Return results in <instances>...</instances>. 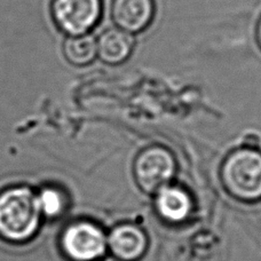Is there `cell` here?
Segmentation results:
<instances>
[{"instance_id":"obj_1","label":"cell","mask_w":261,"mask_h":261,"mask_svg":"<svg viewBox=\"0 0 261 261\" xmlns=\"http://www.w3.org/2000/svg\"><path fill=\"white\" fill-rule=\"evenodd\" d=\"M41 212L37 194L27 187H12L0 193V237L24 243L38 230Z\"/></svg>"},{"instance_id":"obj_2","label":"cell","mask_w":261,"mask_h":261,"mask_svg":"<svg viewBox=\"0 0 261 261\" xmlns=\"http://www.w3.org/2000/svg\"><path fill=\"white\" fill-rule=\"evenodd\" d=\"M227 189L244 200L261 198V153L241 149L227 158L222 169Z\"/></svg>"},{"instance_id":"obj_3","label":"cell","mask_w":261,"mask_h":261,"mask_svg":"<svg viewBox=\"0 0 261 261\" xmlns=\"http://www.w3.org/2000/svg\"><path fill=\"white\" fill-rule=\"evenodd\" d=\"M102 6V0H53V20L64 36L86 35L100 22Z\"/></svg>"},{"instance_id":"obj_4","label":"cell","mask_w":261,"mask_h":261,"mask_svg":"<svg viewBox=\"0 0 261 261\" xmlns=\"http://www.w3.org/2000/svg\"><path fill=\"white\" fill-rule=\"evenodd\" d=\"M61 243L64 253L73 261H92L105 251L103 234L88 222H77L68 227Z\"/></svg>"},{"instance_id":"obj_5","label":"cell","mask_w":261,"mask_h":261,"mask_svg":"<svg viewBox=\"0 0 261 261\" xmlns=\"http://www.w3.org/2000/svg\"><path fill=\"white\" fill-rule=\"evenodd\" d=\"M174 161L171 153L161 147H151L140 153L135 163V174L147 192L162 188L171 179Z\"/></svg>"},{"instance_id":"obj_6","label":"cell","mask_w":261,"mask_h":261,"mask_svg":"<svg viewBox=\"0 0 261 261\" xmlns=\"http://www.w3.org/2000/svg\"><path fill=\"white\" fill-rule=\"evenodd\" d=\"M156 14L155 0H113L111 16L117 28L139 34L151 24Z\"/></svg>"},{"instance_id":"obj_7","label":"cell","mask_w":261,"mask_h":261,"mask_svg":"<svg viewBox=\"0 0 261 261\" xmlns=\"http://www.w3.org/2000/svg\"><path fill=\"white\" fill-rule=\"evenodd\" d=\"M134 48V38L119 28H110L102 32L96 40L97 57L110 65L124 63Z\"/></svg>"},{"instance_id":"obj_8","label":"cell","mask_w":261,"mask_h":261,"mask_svg":"<svg viewBox=\"0 0 261 261\" xmlns=\"http://www.w3.org/2000/svg\"><path fill=\"white\" fill-rule=\"evenodd\" d=\"M146 236L134 226H119L110 235V246L114 253L123 260L139 258L146 249Z\"/></svg>"},{"instance_id":"obj_9","label":"cell","mask_w":261,"mask_h":261,"mask_svg":"<svg viewBox=\"0 0 261 261\" xmlns=\"http://www.w3.org/2000/svg\"><path fill=\"white\" fill-rule=\"evenodd\" d=\"M62 49L67 62L76 68L90 65L97 57L96 39L90 34L67 36Z\"/></svg>"},{"instance_id":"obj_10","label":"cell","mask_w":261,"mask_h":261,"mask_svg":"<svg viewBox=\"0 0 261 261\" xmlns=\"http://www.w3.org/2000/svg\"><path fill=\"white\" fill-rule=\"evenodd\" d=\"M157 206L163 217L171 221H181L188 216L192 203L188 195L178 188H163L158 195Z\"/></svg>"},{"instance_id":"obj_11","label":"cell","mask_w":261,"mask_h":261,"mask_svg":"<svg viewBox=\"0 0 261 261\" xmlns=\"http://www.w3.org/2000/svg\"><path fill=\"white\" fill-rule=\"evenodd\" d=\"M41 214L47 217H57L62 212L64 206L63 195L58 189L47 187L37 194Z\"/></svg>"},{"instance_id":"obj_12","label":"cell","mask_w":261,"mask_h":261,"mask_svg":"<svg viewBox=\"0 0 261 261\" xmlns=\"http://www.w3.org/2000/svg\"><path fill=\"white\" fill-rule=\"evenodd\" d=\"M255 39H257V44L261 49V15L257 22V25H255Z\"/></svg>"}]
</instances>
